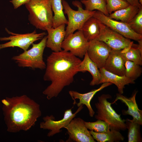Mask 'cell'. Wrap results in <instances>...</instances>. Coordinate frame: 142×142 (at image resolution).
Instances as JSON below:
<instances>
[{
  "label": "cell",
  "instance_id": "cell-1",
  "mask_svg": "<svg viewBox=\"0 0 142 142\" xmlns=\"http://www.w3.org/2000/svg\"><path fill=\"white\" fill-rule=\"evenodd\" d=\"M69 52L63 50L53 52L47 59L43 80L50 84L43 92L48 100L57 97L64 88L69 85L79 72L81 62Z\"/></svg>",
  "mask_w": 142,
  "mask_h": 142
},
{
  "label": "cell",
  "instance_id": "cell-2",
  "mask_svg": "<svg viewBox=\"0 0 142 142\" xmlns=\"http://www.w3.org/2000/svg\"><path fill=\"white\" fill-rule=\"evenodd\" d=\"M8 131H27L41 115L39 105L26 95L6 97L2 101Z\"/></svg>",
  "mask_w": 142,
  "mask_h": 142
},
{
  "label": "cell",
  "instance_id": "cell-3",
  "mask_svg": "<svg viewBox=\"0 0 142 142\" xmlns=\"http://www.w3.org/2000/svg\"><path fill=\"white\" fill-rule=\"evenodd\" d=\"M25 5L29 13L28 20L36 28L46 31L53 27L50 0H30Z\"/></svg>",
  "mask_w": 142,
  "mask_h": 142
},
{
  "label": "cell",
  "instance_id": "cell-4",
  "mask_svg": "<svg viewBox=\"0 0 142 142\" xmlns=\"http://www.w3.org/2000/svg\"><path fill=\"white\" fill-rule=\"evenodd\" d=\"M112 98L109 94H102L98 97V102L95 104L97 114L95 116L97 120L103 121L109 125L110 130L120 131L127 129L125 120L122 119L111 106L112 104L107 99Z\"/></svg>",
  "mask_w": 142,
  "mask_h": 142
},
{
  "label": "cell",
  "instance_id": "cell-5",
  "mask_svg": "<svg viewBox=\"0 0 142 142\" xmlns=\"http://www.w3.org/2000/svg\"><path fill=\"white\" fill-rule=\"evenodd\" d=\"M47 39V36H44L39 43H33L30 49L13 56L12 59L19 67H29L32 69H45L46 65L43 60V55Z\"/></svg>",
  "mask_w": 142,
  "mask_h": 142
},
{
  "label": "cell",
  "instance_id": "cell-6",
  "mask_svg": "<svg viewBox=\"0 0 142 142\" xmlns=\"http://www.w3.org/2000/svg\"><path fill=\"white\" fill-rule=\"evenodd\" d=\"M64 13L68 17V23L65 30V38L76 31L81 30L86 21L92 17L96 11H89L83 8L82 3L78 1H73V4L77 7L78 10L73 9L65 0H62Z\"/></svg>",
  "mask_w": 142,
  "mask_h": 142
},
{
  "label": "cell",
  "instance_id": "cell-7",
  "mask_svg": "<svg viewBox=\"0 0 142 142\" xmlns=\"http://www.w3.org/2000/svg\"><path fill=\"white\" fill-rule=\"evenodd\" d=\"M99 23L100 33L94 39L103 42L113 50H122L129 48L134 44L130 39L113 30L99 21Z\"/></svg>",
  "mask_w": 142,
  "mask_h": 142
},
{
  "label": "cell",
  "instance_id": "cell-8",
  "mask_svg": "<svg viewBox=\"0 0 142 142\" xmlns=\"http://www.w3.org/2000/svg\"><path fill=\"white\" fill-rule=\"evenodd\" d=\"M6 30L11 36L8 37H0V40L9 41L0 44V49L7 47H16L25 51L28 50L30 46L34 42L43 38L47 34L45 32L37 33L36 30L31 33L19 34L11 32L6 28Z\"/></svg>",
  "mask_w": 142,
  "mask_h": 142
},
{
  "label": "cell",
  "instance_id": "cell-9",
  "mask_svg": "<svg viewBox=\"0 0 142 142\" xmlns=\"http://www.w3.org/2000/svg\"><path fill=\"white\" fill-rule=\"evenodd\" d=\"M83 105L79 107L76 111L73 113L72 109L66 110L64 113L63 118L58 120H55V117L52 115L47 116L43 118L44 121L41 122L40 128L44 129L50 130L47 134V136L50 137L60 133V129L67 126L74 118L77 114L83 108Z\"/></svg>",
  "mask_w": 142,
  "mask_h": 142
},
{
  "label": "cell",
  "instance_id": "cell-10",
  "mask_svg": "<svg viewBox=\"0 0 142 142\" xmlns=\"http://www.w3.org/2000/svg\"><path fill=\"white\" fill-rule=\"evenodd\" d=\"M89 42L84 37L81 30L71 33L65 38L62 45L63 50L69 51L73 55L83 58L87 52Z\"/></svg>",
  "mask_w": 142,
  "mask_h": 142
},
{
  "label": "cell",
  "instance_id": "cell-11",
  "mask_svg": "<svg viewBox=\"0 0 142 142\" xmlns=\"http://www.w3.org/2000/svg\"><path fill=\"white\" fill-rule=\"evenodd\" d=\"M93 16L126 38L137 41L142 39V35L135 32L128 24L111 19L98 11H95Z\"/></svg>",
  "mask_w": 142,
  "mask_h": 142
},
{
  "label": "cell",
  "instance_id": "cell-12",
  "mask_svg": "<svg viewBox=\"0 0 142 142\" xmlns=\"http://www.w3.org/2000/svg\"><path fill=\"white\" fill-rule=\"evenodd\" d=\"M85 122L80 118H74L64 127L69 135L66 142H96L86 126Z\"/></svg>",
  "mask_w": 142,
  "mask_h": 142
},
{
  "label": "cell",
  "instance_id": "cell-13",
  "mask_svg": "<svg viewBox=\"0 0 142 142\" xmlns=\"http://www.w3.org/2000/svg\"><path fill=\"white\" fill-rule=\"evenodd\" d=\"M111 49L103 42L96 39L89 42L87 51L90 58L99 69L104 68Z\"/></svg>",
  "mask_w": 142,
  "mask_h": 142
},
{
  "label": "cell",
  "instance_id": "cell-14",
  "mask_svg": "<svg viewBox=\"0 0 142 142\" xmlns=\"http://www.w3.org/2000/svg\"><path fill=\"white\" fill-rule=\"evenodd\" d=\"M65 24L60 25L55 28L47 29L48 33L46 47L54 52L62 50V43L65 35Z\"/></svg>",
  "mask_w": 142,
  "mask_h": 142
},
{
  "label": "cell",
  "instance_id": "cell-15",
  "mask_svg": "<svg viewBox=\"0 0 142 142\" xmlns=\"http://www.w3.org/2000/svg\"><path fill=\"white\" fill-rule=\"evenodd\" d=\"M137 92L130 98H127L119 93L116 94V97L112 104L120 100L124 103L128 107L127 110H123L122 114L124 115H130L133 119L141 125H142V110L139 109L136 102V96Z\"/></svg>",
  "mask_w": 142,
  "mask_h": 142
},
{
  "label": "cell",
  "instance_id": "cell-16",
  "mask_svg": "<svg viewBox=\"0 0 142 142\" xmlns=\"http://www.w3.org/2000/svg\"><path fill=\"white\" fill-rule=\"evenodd\" d=\"M125 62L121 50H112L106 61L104 68L113 73L123 76L125 74Z\"/></svg>",
  "mask_w": 142,
  "mask_h": 142
},
{
  "label": "cell",
  "instance_id": "cell-17",
  "mask_svg": "<svg viewBox=\"0 0 142 142\" xmlns=\"http://www.w3.org/2000/svg\"><path fill=\"white\" fill-rule=\"evenodd\" d=\"M112 84L110 82L103 83L98 89L92 90L90 91L85 93H80L74 90H70L69 91V93L73 100H74L73 104L74 105L76 103L75 99H79V102L77 103V106L79 107L82 104L85 105L88 110L90 116L91 117H93L95 112L90 105V103L91 100L97 92Z\"/></svg>",
  "mask_w": 142,
  "mask_h": 142
},
{
  "label": "cell",
  "instance_id": "cell-18",
  "mask_svg": "<svg viewBox=\"0 0 142 142\" xmlns=\"http://www.w3.org/2000/svg\"><path fill=\"white\" fill-rule=\"evenodd\" d=\"M101 78L99 84L110 82L114 84L118 88L119 93L123 94L125 86L129 84H134V80L127 78L125 75L120 76L111 73L104 68L99 69Z\"/></svg>",
  "mask_w": 142,
  "mask_h": 142
},
{
  "label": "cell",
  "instance_id": "cell-19",
  "mask_svg": "<svg viewBox=\"0 0 142 142\" xmlns=\"http://www.w3.org/2000/svg\"><path fill=\"white\" fill-rule=\"evenodd\" d=\"M87 71L89 72L92 76V79L90 85L93 86L99 84L101 78L99 69L96 64L89 57L87 52L83 60L80 63L79 68V72H84Z\"/></svg>",
  "mask_w": 142,
  "mask_h": 142
},
{
  "label": "cell",
  "instance_id": "cell-20",
  "mask_svg": "<svg viewBox=\"0 0 142 142\" xmlns=\"http://www.w3.org/2000/svg\"><path fill=\"white\" fill-rule=\"evenodd\" d=\"M140 8L130 5L126 7L112 13L108 17L111 19L120 20L121 22L128 24L137 14Z\"/></svg>",
  "mask_w": 142,
  "mask_h": 142
},
{
  "label": "cell",
  "instance_id": "cell-21",
  "mask_svg": "<svg viewBox=\"0 0 142 142\" xmlns=\"http://www.w3.org/2000/svg\"><path fill=\"white\" fill-rule=\"evenodd\" d=\"M81 30L88 42L95 39L100 33L98 20L93 16L90 17L84 24Z\"/></svg>",
  "mask_w": 142,
  "mask_h": 142
},
{
  "label": "cell",
  "instance_id": "cell-22",
  "mask_svg": "<svg viewBox=\"0 0 142 142\" xmlns=\"http://www.w3.org/2000/svg\"><path fill=\"white\" fill-rule=\"evenodd\" d=\"M50 2L54 13L53 27L55 28L63 24L67 25L68 21L64 14L62 0H50Z\"/></svg>",
  "mask_w": 142,
  "mask_h": 142
},
{
  "label": "cell",
  "instance_id": "cell-23",
  "mask_svg": "<svg viewBox=\"0 0 142 142\" xmlns=\"http://www.w3.org/2000/svg\"><path fill=\"white\" fill-rule=\"evenodd\" d=\"M90 131L94 139L98 142H118L124 139V137L120 131L115 130H110L103 133H97L93 130Z\"/></svg>",
  "mask_w": 142,
  "mask_h": 142
},
{
  "label": "cell",
  "instance_id": "cell-24",
  "mask_svg": "<svg viewBox=\"0 0 142 142\" xmlns=\"http://www.w3.org/2000/svg\"><path fill=\"white\" fill-rule=\"evenodd\" d=\"M125 124L128 129V142H141V125L133 119L132 120L127 119L125 120Z\"/></svg>",
  "mask_w": 142,
  "mask_h": 142
},
{
  "label": "cell",
  "instance_id": "cell-25",
  "mask_svg": "<svg viewBox=\"0 0 142 142\" xmlns=\"http://www.w3.org/2000/svg\"><path fill=\"white\" fill-rule=\"evenodd\" d=\"M80 2L84 5L85 10L89 11L97 10L107 16H109L105 0H81Z\"/></svg>",
  "mask_w": 142,
  "mask_h": 142
},
{
  "label": "cell",
  "instance_id": "cell-26",
  "mask_svg": "<svg viewBox=\"0 0 142 142\" xmlns=\"http://www.w3.org/2000/svg\"><path fill=\"white\" fill-rule=\"evenodd\" d=\"M121 52L125 61L132 62L140 65H142V54L136 47L132 46L128 49L121 50Z\"/></svg>",
  "mask_w": 142,
  "mask_h": 142
},
{
  "label": "cell",
  "instance_id": "cell-27",
  "mask_svg": "<svg viewBox=\"0 0 142 142\" xmlns=\"http://www.w3.org/2000/svg\"><path fill=\"white\" fill-rule=\"evenodd\" d=\"M124 65L125 75L127 78L135 81L141 75L142 68L140 65L128 60L125 61Z\"/></svg>",
  "mask_w": 142,
  "mask_h": 142
},
{
  "label": "cell",
  "instance_id": "cell-28",
  "mask_svg": "<svg viewBox=\"0 0 142 142\" xmlns=\"http://www.w3.org/2000/svg\"><path fill=\"white\" fill-rule=\"evenodd\" d=\"M97 120L94 122L85 121V124L88 129L98 133L106 132L110 130L108 123L102 120Z\"/></svg>",
  "mask_w": 142,
  "mask_h": 142
},
{
  "label": "cell",
  "instance_id": "cell-29",
  "mask_svg": "<svg viewBox=\"0 0 142 142\" xmlns=\"http://www.w3.org/2000/svg\"><path fill=\"white\" fill-rule=\"evenodd\" d=\"M106 8L109 15L113 12L125 8L130 4L125 0H105Z\"/></svg>",
  "mask_w": 142,
  "mask_h": 142
},
{
  "label": "cell",
  "instance_id": "cell-30",
  "mask_svg": "<svg viewBox=\"0 0 142 142\" xmlns=\"http://www.w3.org/2000/svg\"><path fill=\"white\" fill-rule=\"evenodd\" d=\"M128 24L135 32L142 35V6L137 14Z\"/></svg>",
  "mask_w": 142,
  "mask_h": 142
},
{
  "label": "cell",
  "instance_id": "cell-31",
  "mask_svg": "<svg viewBox=\"0 0 142 142\" xmlns=\"http://www.w3.org/2000/svg\"><path fill=\"white\" fill-rule=\"evenodd\" d=\"M30 0H11L10 2L12 3L15 9H16L22 5L28 2Z\"/></svg>",
  "mask_w": 142,
  "mask_h": 142
},
{
  "label": "cell",
  "instance_id": "cell-32",
  "mask_svg": "<svg viewBox=\"0 0 142 142\" xmlns=\"http://www.w3.org/2000/svg\"><path fill=\"white\" fill-rule=\"evenodd\" d=\"M130 5L136 6L140 8L141 5L139 3V0H125Z\"/></svg>",
  "mask_w": 142,
  "mask_h": 142
},
{
  "label": "cell",
  "instance_id": "cell-33",
  "mask_svg": "<svg viewBox=\"0 0 142 142\" xmlns=\"http://www.w3.org/2000/svg\"><path fill=\"white\" fill-rule=\"evenodd\" d=\"M138 43L136 45V47L140 51L142 54V39L138 41Z\"/></svg>",
  "mask_w": 142,
  "mask_h": 142
},
{
  "label": "cell",
  "instance_id": "cell-34",
  "mask_svg": "<svg viewBox=\"0 0 142 142\" xmlns=\"http://www.w3.org/2000/svg\"><path fill=\"white\" fill-rule=\"evenodd\" d=\"M139 0V2L140 4L141 5H142V0Z\"/></svg>",
  "mask_w": 142,
  "mask_h": 142
},
{
  "label": "cell",
  "instance_id": "cell-35",
  "mask_svg": "<svg viewBox=\"0 0 142 142\" xmlns=\"http://www.w3.org/2000/svg\"><path fill=\"white\" fill-rule=\"evenodd\" d=\"M0 47H1V45H0Z\"/></svg>",
  "mask_w": 142,
  "mask_h": 142
}]
</instances>
